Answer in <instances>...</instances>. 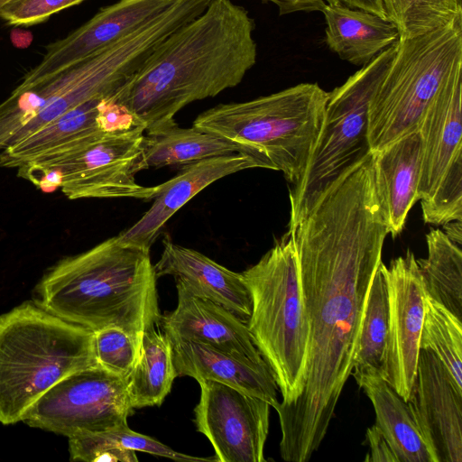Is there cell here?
<instances>
[{
  "label": "cell",
  "mask_w": 462,
  "mask_h": 462,
  "mask_svg": "<svg viewBox=\"0 0 462 462\" xmlns=\"http://www.w3.org/2000/svg\"><path fill=\"white\" fill-rule=\"evenodd\" d=\"M291 231V230H289ZM309 321L302 389L276 408L281 457L306 462L323 441L351 375L365 307L388 226L371 155L345 171L291 231Z\"/></svg>",
  "instance_id": "1"
},
{
  "label": "cell",
  "mask_w": 462,
  "mask_h": 462,
  "mask_svg": "<svg viewBox=\"0 0 462 462\" xmlns=\"http://www.w3.org/2000/svg\"><path fill=\"white\" fill-rule=\"evenodd\" d=\"M254 20L232 0L206 9L171 33L111 97L145 131L174 121L181 108L236 87L254 66Z\"/></svg>",
  "instance_id": "2"
},
{
  "label": "cell",
  "mask_w": 462,
  "mask_h": 462,
  "mask_svg": "<svg viewBox=\"0 0 462 462\" xmlns=\"http://www.w3.org/2000/svg\"><path fill=\"white\" fill-rule=\"evenodd\" d=\"M156 280L150 251L124 245L116 236L51 267L33 301L94 332L119 328L141 344L162 317Z\"/></svg>",
  "instance_id": "3"
},
{
  "label": "cell",
  "mask_w": 462,
  "mask_h": 462,
  "mask_svg": "<svg viewBox=\"0 0 462 462\" xmlns=\"http://www.w3.org/2000/svg\"><path fill=\"white\" fill-rule=\"evenodd\" d=\"M94 331L25 301L0 315V422L22 420L46 391L69 374L98 365Z\"/></svg>",
  "instance_id": "4"
},
{
  "label": "cell",
  "mask_w": 462,
  "mask_h": 462,
  "mask_svg": "<svg viewBox=\"0 0 462 462\" xmlns=\"http://www.w3.org/2000/svg\"><path fill=\"white\" fill-rule=\"evenodd\" d=\"M328 92L300 83L245 102L219 104L192 126L239 146L264 169L282 171L293 186L301 178L320 133Z\"/></svg>",
  "instance_id": "5"
},
{
  "label": "cell",
  "mask_w": 462,
  "mask_h": 462,
  "mask_svg": "<svg viewBox=\"0 0 462 462\" xmlns=\"http://www.w3.org/2000/svg\"><path fill=\"white\" fill-rule=\"evenodd\" d=\"M241 275L252 301L248 329L281 392L280 405H289L301 392L309 346V321L292 233L288 230Z\"/></svg>",
  "instance_id": "6"
},
{
  "label": "cell",
  "mask_w": 462,
  "mask_h": 462,
  "mask_svg": "<svg viewBox=\"0 0 462 462\" xmlns=\"http://www.w3.org/2000/svg\"><path fill=\"white\" fill-rule=\"evenodd\" d=\"M462 72V18L411 38L399 39L389 67L368 105L370 152L418 130L445 86Z\"/></svg>",
  "instance_id": "7"
},
{
  "label": "cell",
  "mask_w": 462,
  "mask_h": 462,
  "mask_svg": "<svg viewBox=\"0 0 462 462\" xmlns=\"http://www.w3.org/2000/svg\"><path fill=\"white\" fill-rule=\"evenodd\" d=\"M155 47L139 28L88 58L37 82L18 85L0 103V152L93 98L112 96Z\"/></svg>",
  "instance_id": "8"
},
{
  "label": "cell",
  "mask_w": 462,
  "mask_h": 462,
  "mask_svg": "<svg viewBox=\"0 0 462 462\" xmlns=\"http://www.w3.org/2000/svg\"><path fill=\"white\" fill-rule=\"evenodd\" d=\"M396 45L383 51L328 92L322 127L307 167L290 189L289 230L296 228L336 180L370 153L368 105L394 56Z\"/></svg>",
  "instance_id": "9"
},
{
  "label": "cell",
  "mask_w": 462,
  "mask_h": 462,
  "mask_svg": "<svg viewBox=\"0 0 462 462\" xmlns=\"http://www.w3.org/2000/svg\"><path fill=\"white\" fill-rule=\"evenodd\" d=\"M462 72L445 86L419 131L421 163L419 200L425 223L462 221Z\"/></svg>",
  "instance_id": "10"
},
{
  "label": "cell",
  "mask_w": 462,
  "mask_h": 462,
  "mask_svg": "<svg viewBox=\"0 0 462 462\" xmlns=\"http://www.w3.org/2000/svg\"><path fill=\"white\" fill-rule=\"evenodd\" d=\"M134 411L127 378L96 365L52 385L29 407L22 421L71 438L125 426Z\"/></svg>",
  "instance_id": "11"
},
{
  "label": "cell",
  "mask_w": 462,
  "mask_h": 462,
  "mask_svg": "<svg viewBox=\"0 0 462 462\" xmlns=\"http://www.w3.org/2000/svg\"><path fill=\"white\" fill-rule=\"evenodd\" d=\"M144 132V126L123 132H104L67 152L29 164L58 171L61 175L60 189L69 199H153L161 184L145 187L135 180L136 173L145 170Z\"/></svg>",
  "instance_id": "12"
},
{
  "label": "cell",
  "mask_w": 462,
  "mask_h": 462,
  "mask_svg": "<svg viewBox=\"0 0 462 462\" xmlns=\"http://www.w3.org/2000/svg\"><path fill=\"white\" fill-rule=\"evenodd\" d=\"M199 383L194 422L213 446L215 461L265 462L270 404L218 382Z\"/></svg>",
  "instance_id": "13"
},
{
  "label": "cell",
  "mask_w": 462,
  "mask_h": 462,
  "mask_svg": "<svg viewBox=\"0 0 462 462\" xmlns=\"http://www.w3.org/2000/svg\"><path fill=\"white\" fill-rule=\"evenodd\" d=\"M382 268L388 301L383 378L407 402L416 378L426 291L411 250Z\"/></svg>",
  "instance_id": "14"
},
{
  "label": "cell",
  "mask_w": 462,
  "mask_h": 462,
  "mask_svg": "<svg viewBox=\"0 0 462 462\" xmlns=\"http://www.w3.org/2000/svg\"><path fill=\"white\" fill-rule=\"evenodd\" d=\"M407 403L431 461L461 462L462 389L430 350H420Z\"/></svg>",
  "instance_id": "15"
},
{
  "label": "cell",
  "mask_w": 462,
  "mask_h": 462,
  "mask_svg": "<svg viewBox=\"0 0 462 462\" xmlns=\"http://www.w3.org/2000/svg\"><path fill=\"white\" fill-rule=\"evenodd\" d=\"M177 0H119L99 11L65 38L45 47L42 60L19 85L51 77L108 47L161 14Z\"/></svg>",
  "instance_id": "16"
},
{
  "label": "cell",
  "mask_w": 462,
  "mask_h": 462,
  "mask_svg": "<svg viewBox=\"0 0 462 462\" xmlns=\"http://www.w3.org/2000/svg\"><path fill=\"white\" fill-rule=\"evenodd\" d=\"M263 168L246 153H233L185 164L179 174L161 184L151 208L117 236L120 243L150 251L165 223L189 200L219 179L237 171Z\"/></svg>",
  "instance_id": "17"
},
{
  "label": "cell",
  "mask_w": 462,
  "mask_h": 462,
  "mask_svg": "<svg viewBox=\"0 0 462 462\" xmlns=\"http://www.w3.org/2000/svg\"><path fill=\"white\" fill-rule=\"evenodd\" d=\"M168 338L177 376H189L198 383L218 382L264 400L275 410L279 406V389L265 361H254L199 342Z\"/></svg>",
  "instance_id": "18"
},
{
  "label": "cell",
  "mask_w": 462,
  "mask_h": 462,
  "mask_svg": "<svg viewBox=\"0 0 462 462\" xmlns=\"http://www.w3.org/2000/svg\"><path fill=\"white\" fill-rule=\"evenodd\" d=\"M176 288L177 307L162 315L160 320L168 337L202 343L254 361H264L246 323L224 307L191 294L178 281Z\"/></svg>",
  "instance_id": "19"
},
{
  "label": "cell",
  "mask_w": 462,
  "mask_h": 462,
  "mask_svg": "<svg viewBox=\"0 0 462 462\" xmlns=\"http://www.w3.org/2000/svg\"><path fill=\"white\" fill-rule=\"evenodd\" d=\"M162 244L161 257L153 265L157 278L173 276L191 294L224 307L247 324L252 301L241 273L194 249L174 244L168 236Z\"/></svg>",
  "instance_id": "20"
},
{
  "label": "cell",
  "mask_w": 462,
  "mask_h": 462,
  "mask_svg": "<svg viewBox=\"0 0 462 462\" xmlns=\"http://www.w3.org/2000/svg\"><path fill=\"white\" fill-rule=\"evenodd\" d=\"M375 193L393 237L404 227L408 213L419 200L421 138L419 129L371 152Z\"/></svg>",
  "instance_id": "21"
},
{
  "label": "cell",
  "mask_w": 462,
  "mask_h": 462,
  "mask_svg": "<svg viewBox=\"0 0 462 462\" xmlns=\"http://www.w3.org/2000/svg\"><path fill=\"white\" fill-rule=\"evenodd\" d=\"M97 97L69 110L0 152V167L20 168L47 160L92 140L103 134L97 123Z\"/></svg>",
  "instance_id": "22"
},
{
  "label": "cell",
  "mask_w": 462,
  "mask_h": 462,
  "mask_svg": "<svg viewBox=\"0 0 462 462\" xmlns=\"http://www.w3.org/2000/svg\"><path fill=\"white\" fill-rule=\"evenodd\" d=\"M321 12L328 47L351 64L365 65L400 39L392 22L373 13L338 1L328 2Z\"/></svg>",
  "instance_id": "23"
},
{
  "label": "cell",
  "mask_w": 462,
  "mask_h": 462,
  "mask_svg": "<svg viewBox=\"0 0 462 462\" xmlns=\"http://www.w3.org/2000/svg\"><path fill=\"white\" fill-rule=\"evenodd\" d=\"M355 379L370 399L375 412L374 425L397 462H432L407 402L380 375L362 374Z\"/></svg>",
  "instance_id": "24"
},
{
  "label": "cell",
  "mask_w": 462,
  "mask_h": 462,
  "mask_svg": "<svg viewBox=\"0 0 462 462\" xmlns=\"http://www.w3.org/2000/svg\"><path fill=\"white\" fill-rule=\"evenodd\" d=\"M143 150L145 170L243 153L236 143L193 126L181 128L175 120L145 131Z\"/></svg>",
  "instance_id": "25"
},
{
  "label": "cell",
  "mask_w": 462,
  "mask_h": 462,
  "mask_svg": "<svg viewBox=\"0 0 462 462\" xmlns=\"http://www.w3.org/2000/svg\"><path fill=\"white\" fill-rule=\"evenodd\" d=\"M153 326L142 337L140 356L127 378V391L134 409L160 406L177 377L170 340Z\"/></svg>",
  "instance_id": "26"
},
{
  "label": "cell",
  "mask_w": 462,
  "mask_h": 462,
  "mask_svg": "<svg viewBox=\"0 0 462 462\" xmlns=\"http://www.w3.org/2000/svg\"><path fill=\"white\" fill-rule=\"evenodd\" d=\"M428 256L417 259L426 293L462 319V251L443 230L426 236Z\"/></svg>",
  "instance_id": "27"
},
{
  "label": "cell",
  "mask_w": 462,
  "mask_h": 462,
  "mask_svg": "<svg viewBox=\"0 0 462 462\" xmlns=\"http://www.w3.org/2000/svg\"><path fill=\"white\" fill-rule=\"evenodd\" d=\"M379 264L373 278L362 319L351 374L383 377V357L388 330V301L385 279Z\"/></svg>",
  "instance_id": "28"
},
{
  "label": "cell",
  "mask_w": 462,
  "mask_h": 462,
  "mask_svg": "<svg viewBox=\"0 0 462 462\" xmlns=\"http://www.w3.org/2000/svg\"><path fill=\"white\" fill-rule=\"evenodd\" d=\"M420 348L431 351L462 389V321L427 293Z\"/></svg>",
  "instance_id": "29"
},
{
  "label": "cell",
  "mask_w": 462,
  "mask_h": 462,
  "mask_svg": "<svg viewBox=\"0 0 462 462\" xmlns=\"http://www.w3.org/2000/svg\"><path fill=\"white\" fill-rule=\"evenodd\" d=\"M400 39L411 38L462 18L461 0H380Z\"/></svg>",
  "instance_id": "30"
},
{
  "label": "cell",
  "mask_w": 462,
  "mask_h": 462,
  "mask_svg": "<svg viewBox=\"0 0 462 462\" xmlns=\"http://www.w3.org/2000/svg\"><path fill=\"white\" fill-rule=\"evenodd\" d=\"M94 347L98 365L119 376L128 378L136 365L141 344L116 327L95 331Z\"/></svg>",
  "instance_id": "31"
},
{
  "label": "cell",
  "mask_w": 462,
  "mask_h": 462,
  "mask_svg": "<svg viewBox=\"0 0 462 462\" xmlns=\"http://www.w3.org/2000/svg\"><path fill=\"white\" fill-rule=\"evenodd\" d=\"M69 450L74 461H138L136 451L123 448L111 430L69 438Z\"/></svg>",
  "instance_id": "32"
},
{
  "label": "cell",
  "mask_w": 462,
  "mask_h": 462,
  "mask_svg": "<svg viewBox=\"0 0 462 462\" xmlns=\"http://www.w3.org/2000/svg\"><path fill=\"white\" fill-rule=\"evenodd\" d=\"M86 0H13L0 10V18L8 24L31 26L48 20L56 13Z\"/></svg>",
  "instance_id": "33"
},
{
  "label": "cell",
  "mask_w": 462,
  "mask_h": 462,
  "mask_svg": "<svg viewBox=\"0 0 462 462\" xmlns=\"http://www.w3.org/2000/svg\"><path fill=\"white\" fill-rule=\"evenodd\" d=\"M111 431L119 444L126 449L146 452L151 455L164 457L178 461H215L214 457L205 458L191 457L189 455L175 451L171 448L149 436L132 430L128 425L113 429Z\"/></svg>",
  "instance_id": "34"
},
{
  "label": "cell",
  "mask_w": 462,
  "mask_h": 462,
  "mask_svg": "<svg viewBox=\"0 0 462 462\" xmlns=\"http://www.w3.org/2000/svg\"><path fill=\"white\" fill-rule=\"evenodd\" d=\"M366 440L371 451L365 461L397 462L390 446L375 425L367 429Z\"/></svg>",
  "instance_id": "35"
},
{
  "label": "cell",
  "mask_w": 462,
  "mask_h": 462,
  "mask_svg": "<svg viewBox=\"0 0 462 462\" xmlns=\"http://www.w3.org/2000/svg\"><path fill=\"white\" fill-rule=\"evenodd\" d=\"M273 4L280 15L291 14L293 13H310L323 9L330 0H263Z\"/></svg>",
  "instance_id": "36"
},
{
  "label": "cell",
  "mask_w": 462,
  "mask_h": 462,
  "mask_svg": "<svg viewBox=\"0 0 462 462\" xmlns=\"http://www.w3.org/2000/svg\"><path fill=\"white\" fill-rule=\"evenodd\" d=\"M331 1H338L350 7L365 10L386 18L380 0H330L329 2Z\"/></svg>",
  "instance_id": "37"
},
{
  "label": "cell",
  "mask_w": 462,
  "mask_h": 462,
  "mask_svg": "<svg viewBox=\"0 0 462 462\" xmlns=\"http://www.w3.org/2000/svg\"><path fill=\"white\" fill-rule=\"evenodd\" d=\"M462 226L461 220L451 221L444 225L443 232L447 235V236L461 246L462 242Z\"/></svg>",
  "instance_id": "38"
},
{
  "label": "cell",
  "mask_w": 462,
  "mask_h": 462,
  "mask_svg": "<svg viewBox=\"0 0 462 462\" xmlns=\"http://www.w3.org/2000/svg\"><path fill=\"white\" fill-rule=\"evenodd\" d=\"M13 0H0V10L9 2Z\"/></svg>",
  "instance_id": "39"
}]
</instances>
